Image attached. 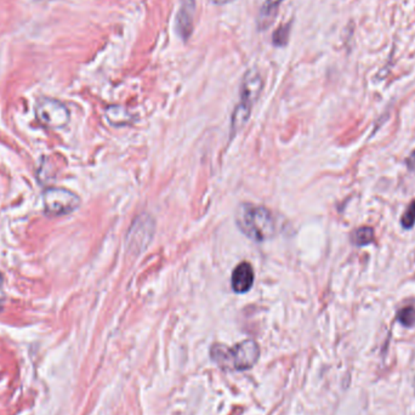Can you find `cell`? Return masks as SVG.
<instances>
[{
	"label": "cell",
	"mask_w": 415,
	"mask_h": 415,
	"mask_svg": "<svg viewBox=\"0 0 415 415\" xmlns=\"http://www.w3.org/2000/svg\"><path fill=\"white\" fill-rule=\"evenodd\" d=\"M214 362L223 370H247L256 365L260 347L254 340H244L233 347L215 344L210 351Z\"/></svg>",
	"instance_id": "cell-1"
},
{
	"label": "cell",
	"mask_w": 415,
	"mask_h": 415,
	"mask_svg": "<svg viewBox=\"0 0 415 415\" xmlns=\"http://www.w3.org/2000/svg\"><path fill=\"white\" fill-rule=\"evenodd\" d=\"M237 223L244 234L255 242H265L276 234V220L267 208L244 204L239 208Z\"/></svg>",
	"instance_id": "cell-2"
},
{
	"label": "cell",
	"mask_w": 415,
	"mask_h": 415,
	"mask_svg": "<svg viewBox=\"0 0 415 415\" xmlns=\"http://www.w3.org/2000/svg\"><path fill=\"white\" fill-rule=\"evenodd\" d=\"M45 213L50 216H62L74 212L81 204L76 193L66 188H48L43 194Z\"/></svg>",
	"instance_id": "cell-3"
},
{
	"label": "cell",
	"mask_w": 415,
	"mask_h": 415,
	"mask_svg": "<svg viewBox=\"0 0 415 415\" xmlns=\"http://www.w3.org/2000/svg\"><path fill=\"white\" fill-rule=\"evenodd\" d=\"M37 116L50 129H61L70 122V112L67 107L54 99H41L37 105Z\"/></svg>",
	"instance_id": "cell-4"
},
{
	"label": "cell",
	"mask_w": 415,
	"mask_h": 415,
	"mask_svg": "<svg viewBox=\"0 0 415 415\" xmlns=\"http://www.w3.org/2000/svg\"><path fill=\"white\" fill-rule=\"evenodd\" d=\"M153 230L154 225L152 223V219L148 216H139L135 223H132L128 234L129 245L137 250L146 248L147 244L152 239Z\"/></svg>",
	"instance_id": "cell-5"
},
{
	"label": "cell",
	"mask_w": 415,
	"mask_h": 415,
	"mask_svg": "<svg viewBox=\"0 0 415 415\" xmlns=\"http://www.w3.org/2000/svg\"><path fill=\"white\" fill-rule=\"evenodd\" d=\"M263 79L256 68L249 70L241 84V103L253 107L263 92Z\"/></svg>",
	"instance_id": "cell-6"
},
{
	"label": "cell",
	"mask_w": 415,
	"mask_h": 415,
	"mask_svg": "<svg viewBox=\"0 0 415 415\" xmlns=\"http://www.w3.org/2000/svg\"><path fill=\"white\" fill-rule=\"evenodd\" d=\"M194 15H196V1L183 0L177 14V32L183 38V41H188L192 36Z\"/></svg>",
	"instance_id": "cell-7"
},
{
	"label": "cell",
	"mask_w": 415,
	"mask_h": 415,
	"mask_svg": "<svg viewBox=\"0 0 415 415\" xmlns=\"http://www.w3.org/2000/svg\"><path fill=\"white\" fill-rule=\"evenodd\" d=\"M254 270L249 263H241L236 269L233 270L231 283L234 293L244 294L249 292L253 287Z\"/></svg>",
	"instance_id": "cell-8"
},
{
	"label": "cell",
	"mask_w": 415,
	"mask_h": 415,
	"mask_svg": "<svg viewBox=\"0 0 415 415\" xmlns=\"http://www.w3.org/2000/svg\"><path fill=\"white\" fill-rule=\"evenodd\" d=\"M283 0H266L260 9L258 17V27L260 31L269 30L276 17L279 15V6Z\"/></svg>",
	"instance_id": "cell-9"
},
{
	"label": "cell",
	"mask_w": 415,
	"mask_h": 415,
	"mask_svg": "<svg viewBox=\"0 0 415 415\" xmlns=\"http://www.w3.org/2000/svg\"><path fill=\"white\" fill-rule=\"evenodd\" d=\"M107 121L114 127H124L130 123L129 112L121 106H111L107 108Z\"/></svg>",
	"instance_id": "cell-10"
},
{
	"label": "cell",
	"mask_w": 415,
	"mask_h": 415,
	"mask_svg": "<svg viewBox=\"0 0 415 415\" xmlns=\"http://www.w3.org/2000/svg\"><path fill=\"white\" fill-rule=\"evenodd\" d=\"M252 108L253 107L247 106L241 102L236 106L233 111L232 122H231L233 132H239L247 124L250 113H252Z\"/></svg>",
	"instance_id": "cell-11"
},
{
	"label": "cell",
	"mask_w": 415,
	"mask_h": 415,
	"mask_svg": "<svg viewBox=\"0 0 415 415\" xmlns=\"http://www.w3.org/2000/svg\"><path fill=\"white\" fill-rule=\"evenodd\" d=\"M374 230L370 226L357 228L351 234V242L356 247H365L374 242Z\"/></svg>",
	"instance_id": "cell-12"
},
{
	"label": "cell",
	"mask_w": 415,
	"mask_h": 415,
	"mask_svg": "<svg viewBox=\"0 0 415 415\" xmlns=\"http://www.w3.org/2000/svg\"><path fill=\"white\" fill-rule=\"evenodd\" d=\"M397 321L400 322L403 327L412 328L415 324V309L413 306H407L398 311L397 314Z\"/></svg>",
	"instance_id": "cell-13"
},
{
	"label": "cell",
	"mask_w": 415,
	"mask_h": 415,
	"mask_svg": "<svg viewBox=\"0 0 415 415\" xmlns=\"http://www.w3.org/2000/svg\"><path fill=\"white\" fill-rule=\"evenodd\" d=\"M401 223L405 230H410L415 223V199L409 203V205L405 209V213L401 218Z\"/></svg>",
	"instance_id": "cell-14"
},
{
	"label": "cell",
	"mask_w": 415,
	"mask_h": 415,
	"mask_svg": "<svg viewBox=\"0 0 415 415\" xmlns=\"http://www.w3.org/2000/svg\"><path fill=\"white\" fill-rule=\"evenodd\" d=\"M289 26H281L277 31L274 33V44L276 46H284L288 43Z\"/></svg>",
	"instance_id": "cell-15"
},
{
	"label": "cell",
	"mask_w": 415,
	"mask_h": 415,
	"mask_svg": "<svg viewBox=\"0 0 415 415\" xmlns=\"http://www.w3.org/2000/svg\"><path fill=\"white\" fill-rule=\"evenodd\" d=\"M405 163H407V167H408L410 172H415V151L410 153V156L407 158Z\"/></svg>",
	"instance_id": "cell-16"
},
{
	"label": "cell",
	"mask_w": 415,
	"mask_h": 415,
	"mask_svg": "<svg viewBox=\"0 0 415 415\" xmlns=\"http://www.w3.org/2000/svg\"><path fill=\"white\" fill-rule=\"evenodd\" d=\"M214 4H216V6H225V4H228V3H231L233 0H212Z\"/></svg>",
	"instance_id": "cell-17"
},
{
	"label": "cell",
	"mask_w": 415,
	"mask_h": 415,
	"mask_svg": "<svg viewBox=\"0 0 415 415\" xmlns=\"http://www.w3.org/2000/svg\"><path fill=\"white\" fill-rule=\"evenodd\" d=\"M3 304H4V293L0 289V311L3 309Z\"/></svg>",
	"instance_id": "cell-18"
}]
</instances>
